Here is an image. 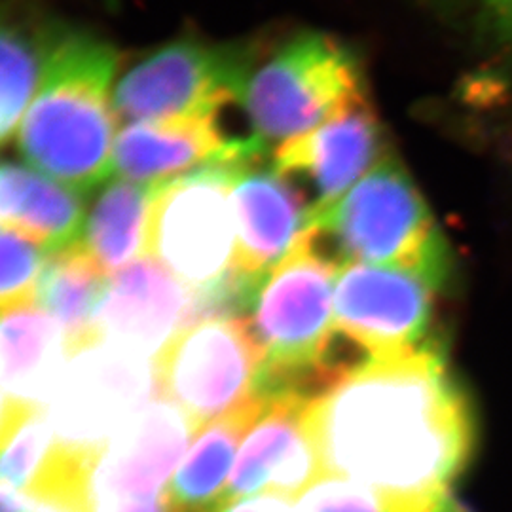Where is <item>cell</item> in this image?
I'll return each mask as SVG.
<instances>
[{"mask_svg": "<svg viewBox=\"0 0 512 512\" xmlns=\"http://www.w3.org/2000/svg\"><path fill=\"white\" fill-rule=\"evenodd\" d=\"M196 431L179 406L150 401L95 459L90 476L93 505L164 495L165 482Z\"/></svg>", "mask_w": 512, "mask_h": 512, "instance_id": "cell-13", "label": "cell"}, {"mask_svg": "<svg viewBox=\"0 0 512 512\" xmlns=\"http://www.w3.org/2000/svg\"><path fill=\"white\" fill-rule=\"evenodd\" d=\"M160 186L116 177L99 194L80 243L103 274H116L148 253L150 219Z\"/></svg>", "mask_w": 512, "mask_h": 512, "instance_id": "cell-20", "label": "cell"}, {"mask_svg": "<svg viewBox=\"0 0 512 512\" xmlns=\"http://www.w3.org/2000/svg\"><path fill=\"white\" fill-rule=\"evenodd\" d=\"M264 150L255 137H232L220 112L126 124L116 135L114 175L133 183L164 184L215 164L253 162Z\"/></svg>", "mask_w": 512, "mask_h": 512, "instance_id": "cell-12", "label": "cell"}, {"mask_svg": "<svg viewBox=\"0 0 512 512\" xmlns=\"http://www.w3.org/2000/svg\"><path fill=\"white\" fill-rule=\"evenodd\" d=\"M86 217L78 194L31 167L0 162V230L55 253L82 241Z\"/></svg>", "mask_w": 512, "mask_h": 512, "instance_id": "cell-18", "label": "cell"}, {"mask_svg": "<svg viewBox=\"0 0 512 512\" xmlns=\"http://www.w3.org/2000/svg\"><path fill=\"white\" fill-rule=\"evenodd\" d=\"M118 55L101 38L63 33L42 44L37 92L18 129L31 169L74 194H88L114 173Z\"/></svg>", "mask_w": 512, "mask_h": 512, "instance_id": "cell-2", "label": "cell"}, {"mask_svg": "<svg viewBox=\"0 0 512 512\" xmlns=\"http://www.w3.org/2000/svg\"><path fill=\"white\" fill-rule=\"evenodd\" d=\"M308 421L325 476L401 499L448 494L475 444L469 401L431 344L342 368Z\"/></svg>", "mask_w": 512, "mask_h": 512, "instance_id": "cell-1", "label": "cell"}, {"mask_svg": "<svg viewBox=\"0 0 512 512\" xmlns=\"http://www.w3.org/2000/svg\"><path fill=\"white\" fill-rule=\"evenodd\" d=\"M0 512H29V497L0 484Z\"/></svg>", "mask_w": 512, "mask_h": 512, "instance_id": "cell-29", "label": "cell"}, {"mask_svg": "<svg viewBox=\"0 0 512 512\" xmlns=\"http://www.w3.org/2000/svg\"><path fill=\"white\" fill-rule=\"evenodd\" d=\"M241 103L256 141L281 145L365 105V86L338 40L306 33L247 74Z\"/></svg>", "mask_w": 512, "mask_h": 512, "instance_id": "cell-5", "label": "cell"}, {"mask_svg": "<svg viewBox=\"0 0 512 512\" xmlns=\"http://www.w3.org/2000/svg\"><path fill=\"white\" fill-rule=\"evenodd\" d=\"M93 512H175L167 495H160L148 501H116V503H95Z\"/></svg>", "mask_w": 512, "mask_h": 512, "instance_id": "cell-27", "label": "cell"}, {"mask_svg": "<svg viewBox=\"0 0 512 512\" xmlns=\"http://www.w3.org/2000/svg\"><path fill=\"white\" fill-rule=\"evenodd\" d=\"M236 274L253 287L285 256L310 224L311 205L275 167L241 165L232 188Z\"/></svg>", "mask_w": 512, "mask_h": 512, "instance_id": "cell-16", "label": "cell"}, {"mask_svg": "<svg viewBox=\"0 0 512 512\" xmlns=\"http://www.w3.org/2000/svg\"><path fill=\"white\" fill-rule=\"evenodd\" d=\"M427 499L391 497L346 478L323 476L300 495L298 507L300 512H414Z\"/></svg>", "mask_w": 512, "mask_h": 512, "instance_id": "cell-24", "label": "cell"}, {"mask_svg": "<svg viewBox=\"0 0 512 512\" xmlns=\"http://www.w3.org/2000/svg\"><path fill=\"white\" fill-rule=\"evenodd\" d=\"M414 512H465L458 503L448 494L437 495L427 499L421 507Z\"/></svg>", "mask_w": 512, "mask_h": 512, "instance_id": "cell-30", "label": "cell"}, {"mask_svg": "<svg viewBox=\"0 0 512 512\" xmlns=\"http://www.w3.org/2000/svg\"><path fill=\"white\" fill-rule=\"evenodd\" d=\"M105 277L82 243L48 253L37 300L65 332L71 351L93 338V317L105 294Z\"/></svg>", "mask_w": 512, "mask_h": 512, "instance_id": "cell-21", "label": "cell"}, {"mask_svg": "<svg viewBox=\"0 0 512 512\" xmlns=\"http://www.w3.org/2000/svg\"><path fill=\"white\" fill-rule=\"evenodd\" d=\"M306 230L338 268H401L439 285L448 274V247L439 224L393 156L374 165L338 202L311 209Z\"/></svg>", "mask_w": 512, "mask_h": 512, "instance_id": "cell-4", "label": "cell"}, {"mask_svg": "<svg viewBox=\"0 0 512 512\" xmlns=\"http://www.w3.org/2000/svg\"><path fill=\"white\" fill-rule=\"evenodd\" d=\"M46 258L37 243L0 230V310L35 302Z\"/></svg>", "mask_w": 512, "mask_h": 512, "instance_id": "cell-25", "label": "cell"}, {"mask_svg": "<svg viewBox=\"0 0 512 512\" xmlns=\"http://www.w3.org/2000/svg\"><path fill=\"white\" fill-rule=\"evenodd\" d=\"M147 357L99 336L74 348L48 401L55 446L95 463L152 397Z\"/></svg>", "mask_w": 512, "mask_h": 512, "instance_id": "cell-7", "label": "cell"}, {"mask_svg": "<svg viewBox=\"0 0 512 512\" xmlns=\"http://www.w3.org/2000/svg\"><path fill=\"white\" fill-rule=\"evenodd\" d=\"M71 348L52 315L33 302L0 310V391L8 403L50 401Z\"/></svg>", "mask_w": 512, "mask_h": 512, "instance_id": "cell-17", "label": "cell"}, {"mask_svg": "<svg viewBox=\"0 0 512 512\" xmlns=\"http://www.w3.org/2000/svg\"><path fill=\"white\" fill-rule=\"evenodd\" d=\"M4 408H6V404H2V397H0V421H2V416H4Z\"/></svg>", "mask_w": 512, "mask_h": 512, "instance_id": "cell-31", "label": "cell"}, {"mask_svg": "<svg viewBox=\"0 0 512 512\" xmlns=\"http://www.w3.org/2000/svg\"><path fill=\"white\" fill-rule=\"evenodd\" d=\"M264 397L266 395H260L232 414L203 427L165 492L175 512L219 509L230 482L228 476H232L230 467L239 440L260 416Z\"/></svg>", "mask_w": 512, "mask_h": 512, "instance_id": "cell-19", "label": "cell"}, {"mask_svg": "<svg viewBox=\"0 0 512 512\" xmlns=\"http://www.w3.org/2000/svg\"><path fill=\"white\" fill-rule=\"evenodd\" d=\"M338 266L306 230L277 266L262 275L241 317L266 363V393L298 389L315 395L340 370L330 368L336 336Z\"/></svg>", "mask_w": 512, "mask_h": 512, "instance_id": "cell-3", "label": "cell"}, {"mask_svg": "<svg viewBox=\"0 0 512 512\" xmlns=\"http://www.w3.org/2000/svg\"><path fill=\"white\" fill-rule=\"evenodd\" d=\"M213 512H300V507L287 495L258 494L224 503Z\"/></svg>", "mask_w": 512, "mask_h": 512, "instance_id": "cell-26", "label": "cell"}, {"mask_svg": "<svg viewBox=\"0 0 512 512\" xmlns=\"http://www.w3.org/2000/svg\"><path fill=\"white\" fill-rule=\"evenodd\" d=\"M194 293L156 258L147 256L110 275L93 317V336L143 357L167 346L190 325Z\"/></svg>", "mask_w": 512, "mask_h": 512, "instance_id": "cell-14", "label": "cell"}, {"mask_svg": "<svg viewBox=\"0 0 512 512\" xmlns=\"http://www.w3.org/2000/svg\"><path fill=\"white\" fill-rule=\"evenodd\" d=\"M490 21L501 37L512 40V0H482Z\"/></svg>", "mask_w": 512, "mask_h": 512, "instance_id": "cell-28", "label": "cell"}, {"mask_svg": "<svg viewBox=\"0 0 512 512\" xmlns=\"http://www.w3.org/2000/svg\"><path fill=\"white\" fill-rule=\"evenodd\" d=\"M245 164L249 162L207 165L158 190L148 256L192 291L213 289L238 277L232 188Z\"/></svg>", "mask_w": 512, "mask_h": 512, "instance_id": "cell-6", "label": "cell"}, {"mask_svg": "<svg viewBox=\"0 0 512 512\" xmlns=\"http://www.w3.org/2000/svg\"><path fill=\"white\" fill-rule=\"evenodd\" d=\"M54 450V429L44 408L6 403L0 421V484L29 494Z\"/></svg>", "mask_w": 512, "mask_h": 512, "instance_id": "cell-22", "label": "cell"}, {"mask_svg": "<svg viewBox=\"0 0 512 512\" xmlns=\"http://www.w3.org/2000/svg\"><path fill=\"white\" fill-rule=\"evenodd\" d=\"M439 287L410 270L346 264L334 283L336 327L368 357L420 348Z\"/></svg>", "mask_w": 512, "mask_h": 512, "instance_id": "cell-10", "label": "cell"}, {"mask_svg": "<svg viewBox=\"0 0 512 512\" xmlns=\"http://www.w3.org/2000/svg\"><path fill=\"white\" fill-rule=\"evenodd\" d=\"M274 156L275 169L308 183L315 196L311 209H321L338 202L384 160V135L365 103L277 145Z\"/></svg>", "mask_w": 512, "mask_h": 512, "instance_id": "cell-15", "label": "cell"}, {"mask_svg": "<svg viewBox=\"0 0 512 512\" xmlns=\"http://www.w3.org/2000/svg\"><path fill=\"white\" fill-rule=\"evenodd\" d=\"M245 80V65L230 50L181 38L122 76L114 90V110L124 124L222 112L241 103Z\"/></svg>", "mask_w": 512, "mask_h": 512, "instance_id": "cell-9", "label": "cell"}, {"mask_svg": "<svg viewBox=\"0 0 512 512\" xmlns=\"http://www.w3.org/2000/svg\"><path fill=\"white\" fill-rule=\"evenodd\" d=\"M42 69V44L0 18V145L18 131Z\"/></svg>", "mask_w": 512, "mask_h": 512, "instance_id": "cell-23", "label": "cell"}, {"mask_svg": "<svg viewBox=\"0 0 512 512\" xmlns=\"http://www.w3.org/2000/svg\"><path fill=\"white\" fill-rule=\"evenodd\" d=\"M156 384L196 429L266 393V363L239 315L211 317L179 330L156 363Z\"/></svg>", "mask_w": 512, "mask_h": 512, "instance_id": "cell-8", "label": "cell"}, {"mask_svg": "<svg viewBox=\"0 0 512 512\" xmlns=\"http://www.w3.org/2000/svg\"><path fill=\"white\" fill-rule=\"evenodd\" d=\"M239 446L238 461L226 486L224 503L258 494H304L325 476L308 410L311 393L275 389Z\"/></svg>", "mask_w": 512, "mask_h": 512, "instance_id": "cell-11", "label": "cell"}]
</instances>
